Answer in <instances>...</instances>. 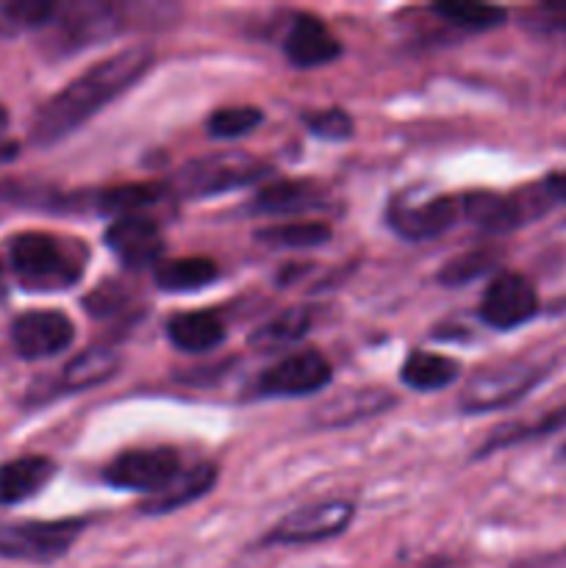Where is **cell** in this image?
Returning a JSON list of instances; mask_svg holds the SVG:
<instances>
[{
  "label": "cell",
  "mask_w": 566,
  "mask_h": 568,
  "mask_svg": "<svg viewBox=\"0 0 566 568\" xmlns=\"http://www.w3.org/2000/svg\"><path fill=\"white\" fill-rule=\"evenodd\" d=\"M153 61L155 53L148 44H137V48H125L105 55L103 61L89 67L83 75L67 83L48 103L39 105L31 122V142L39 144V148H48V144L67 139L83 122L92 120L103 105L114 103L133 83L142 81L150 67H153Z\"/></svg>",
  "instance_id": "cell-1"
},
{
  "label": "cell",
  "mask_w": 566,
  "mask_h": 568,
  "mask_svg": "<svg viewBox=\"0 0 566 568\" xmlns=\"http://www.w3.org/2000/svg\"><path fill=\"white\" fill-rule=\"evenodd\" d=\"M9 264L22 288L28 292H64L83 275V258L50 233H20L9 244Z\"/></svg>",
  "instance_id": "cell-2"
},
{
  "label": "cell",
  "mask_w": 566,
  "mask_h": 568,
  "mask_svg": "<svg viewBox=\"0 0 566 568\" xmlns=\"http://www.w3.org/2000/svg\"><path fill=\"white\" fill-rule=\"evenodd\" d=\"M83 530L81 519L61 521H14L0 525V558L53 564L70 552Z\"/></svg>",
  "instance_id": "cell-3"
},
{
  "label": "cell",
  "mask_w": 566,
  "mask_h": 568,
  "mask_svg": "<svg viewBox=\"0 0 566 568\" xmlns=\"http://www.w3.org/2000/svg\"><path fill=\"white\" fill-rule=\"evenodd\" d=\"M270 166L250 159L244 153H220L205 159L189 161L175 175V192L183 197H209V194L228 192V189L247 186L266 175Z\"/></svg>",
  "instance_id": "cell-4"
},
{
  "label": "cell",
  "mask_w": 566,
  "mask_h": 568,
  "mask_svg": "<svg viewBox=\"0 0 566 568\" xmlns=\"http://www.w3.org/2000/svg\"><path fill=\"white\" fill-rule=\"evenodd\" d=\"M544 369L525 364V361H508V364H497L492 369H483L466 383L464 394H461V405L466 414H488V410H499L505 405H514L516 399L525 397L538 381H542Z\"/></svg>",
  "instance_id": "cell-5"
},
{
  "label": "cell",
  "mask_w": 566,
  "mask_h": 568,
  "mask_svg": "<svg viewBox=\"0 0 566 568\" xmlns=\"http://www.w3.org/2000/svg\"><path fill=\"white\" fill-rule=\"evenodd\" d=\"M181 460L178 453L170 447L155 449H131L114 458L105 469V483L120 491H139V494H155L164 491L178 475H181Z\"/></svg>",
  "instance_id": "cell-6"
},
{
  "label": "cell",
  "mask_w": 566,
  "mask_h": 568,
  "mask_svg": "<svg viewBox=\"0 0 566 568\" xmlns=\"http://www.w3.org/2000/svg\"><path fill=\"white\" fill-rule=\"evenodd\" d=\"M538 314V294L527 277L503 272L488 283L481 300V320L494 331H514Z\"/></svg>",
  "instance_id": "cell-7"
},
{
  "label": "cell",
  "mask_w": 566,
  "mask_h": 568,
  "mask_svg": "<svg viewBox=\"0 0 566 568\" xmlns=\"http://www.w3.org/2000/svg\"><path fill=\"white\" fill-rule=\"evenodd\" d=\"M353 514L355 508L347 499L309 505V508L294 510L292 516L277 521L264 544H316L325 538H336L353 521Z\"/></svg>",
  "instance_id": "cell-8"
},
{
  "label": "cell",
  "mask_w": 566,
  "mask_h": 568,
  "mask_svg": "<svg viewBox=\"0 0 566 568\" xmlns=\"http://www.w3.org/2000/svg\"><path fill=\"white\" fill-rule=\"evenodd\" d=\"M75 325L61 311H28L11 325V342L26 361L53 358L70 349Z\"/></svg>",
  "instance_id": "cell-9"
},
{
  "label": "cell",
  "mask_w": 566,
  "mask_h": 568,
  "mask_svg": "<svg viewBox=\"0 0 566 568\" xmlns=\"http://www.w3.org/2000/svg\"><path fill=\"white\" fill-rule=\"evenodd\" d=\"M331 381V364L316 349L281 358L261 375L259 392L264 397H309Z\"/></svg>",
  "instance_id": "cell-10"
},
{
  "label": "cell",
  "mask_w": 566,
  "mask_h": 568,
  "mask_svg": "<svg viewBox=\"0 0 566 568\" xmlns=\"http://www.w3.org/2000/svg\"><path fill=\"white\" fill-rule=\"evenodd\" d=\"M105 244H109L111 253L120 258V264H125L128 270H144V266H153L155 261L164 253V233L148 216H120L117 222H111L109 231H105Z\"/></svg>",
  "instance_id": "cell-11"
},
{
  "label": "cell",
  "mask_w": 566,
  "mask_h": 568,
  "mask_svg": "<svg viewBox=\"0 0 566 568\" xmlns=\"http://www.w3.org/2000/svg\"><path fill=\"white\" fill-rule=\"evenodd\" d=\"M59 42L61 53H72V50L92 48V44L111 39L120 31V17L111 6L105 3H72L67 9H59Z\"/></svg>",
  "instance_id": "cell-12"
},
{
  "label": "cell",
  "mask_w": 566,
  "mask_h": 568,
  "mask_svg": "<svg viewBox=\"0 0 566 568\" xmlns=\"http://www.w3.org/2000/svg\"><path fill=\"white\" fill-rule=\"evenodd\" d=\"M458 214L461 203H455L453 197H436L422 205L392 203L388 225L408 242H425V239H436L444 231H449Z\"/></svg>",
  "instance_id": "cell-13"
},
{
  "label": "cell",
  "mask_w": 566,
  "mask_h": 568,
  "mask_svg": "<svg viewBox=\"0 0 566 568\" xmlns=\"http://www.w3.org/2000/svg\"><path fill=\"white\" fill-rule=\"evenodd\" d=\"M397 399L386 388H350V392L336 394L333 399L314 408L311 422L316 427H347L358 422L372 419V416L386 414Z\"/></svg>",
  "instance_id": "cell-14"
},
{
  "label": "cell",
  "mask_w": 566,
  "mask_h": 568,
  "mask_svg": "<svg viewBox=\"0 0 566 568\" xmlns=\"http://www.w3.org/2000/svg\"><path fill=\"white\" fill-rule=\"evenodd\" d=\"M283 50H286V59L294 67H303V70L331 64V61H336L342 55L338 39L316 17L305 14L292 22V28L286 33V42H283Z\"/></svg>",
  "instance_id": "cell-15"
},
{
  "label": "cell",
  "mask_w": 566,
  "mask_h": 568,
  "mask_svg": "<svg viewBox=\"0 0 566 568\" xmlns=\"http://www.w3.org/2000/svg\"><path fill=\"white\" fill-rule=\"evenodd\" d=\"M55 475V464L42 455H26V458L0 464V505H17L37 497Z\"/></svg>",
  "instance_id": "cell-16"
},
{
  "label": "cell",
  "mask_w": 566,
  "mask_h": 568,
  "mask_svg": "<svg viewBox=\"0 0 566 568\" xmlns=\"http://www.w3.org/2000/svg\"><path fill=\"white\" fill-rule=\"evenodd\" d=\"M166 336L183 353H211L225 342V325L211 311H186L166 322Z\"/></svg>",
  "instance_id": "cell-17"
},
{
  "label": "cell",
  "mask_w": 566,
  "mask_h": 568,
  "mask_svg": "<svg viewBox=\"0 0 566 568\" xmlns=\"http://www.w3.org/2000/svg\"><path fill=\"white\" fill-rule=\"evenodd\" d=\"M461 211L472 225L483 227L486 233H508L525 222V211L516 200L492 192H472L461 197Z\"/></svg>",
  "instance_id": "cell-18"
},
{
  "label": "cell",
  "mask_w": 566,
  "mask_h": 568,
  "mask_svg": "<svg viewBox=\"0 0 566 568\" xmlns=\"http://www.w3.org/2000/svg\"><path fill=\"white\" fill-rule=\"evenodd\" d=\"M325 205V192L316 183L305 181L270 183L253 200V211H261V214H297V211H314Z\"/></svg>",
  "instance_id": "cell-19"
},
{
  "label": "cell",
  "mask_w": 566,
  "mask_h": 568,
  "mask_svg": "<svg viewBox=\"0 0 566 568\" xmlns=\"http://www.w3.org/2000/svg\"><path fill=\"white\" fill-rule=\"evenodd\" d=\"M216 475H220V471H216L214 464L192 466V469L181 471V475H178L175 480L164 488V491L155 494V497H150L148 503L142 505V510L144 514H170V510L183 508V505L205 497V494L214 488Z\"/></svg>",
  "instance_id": "cell-20"
},
{
  "label": "cell",
  "mask_w": 566,
  "mask_h": 568,
  "mask_svg": "<svg viewBox=\"0 0 566 568\" xmlns=\"http://www.w3.org/2000/svg\"><path fill=\"white\" fill-rule=\"evenodd\" d=\"M403 383L414 392H438L458 381L461 366L458 361L436 353H411L403 364Z\"/></svg>",
  "instance_id": "cell-21"
},
{
  "label": "cell",
  "mask_w": 566,
  "mask_h": 568,
  "mask_svg": "<svg viewBox=\"0 0 566 568\" xmlns=\"http://www.w3.org/2000/svg\"><path fill=\"white\" fill-rule=\"evenodd\" d=\"M216 264L211 258H172L155 266V286L161 292H198L216 281Z\"/></svg>",
  "instance_id": "cell-22"
},
{
  "label": "cell",
  "mask_w": 566,
  "mask_h": 568,
  "mask_svg": "<svg viewBox=\"0 0 566 568\" xmlns=\"http://www.w3.org/2000/svg\"><path fill=\"white\" fill-rule=\"evenodd\" d=\"M117 366H120V358H117L111 349L89 347L67 364L61 381H64L67 392H87V388H94L100 386V383L111 381Z\"/></svg>",
  "instance_id": "cell-23"
},
{
  "label": "cell",
  "mask_w": 566,
  "mask_h": 568,
  "mask_svg": "<svg viewBox=\"0 0 566 568\" xmlns=\"http://www.w3.org/2000/svg\"><path fill=\"white\" fill-rule=\"evenodd\" d=\"M331 236L333 231L325 222H283V225L261 227V231L253 233L255 242H261L264 247L277 250L320 247V244H325Z\"/></svg>",
  "instance_id": "cell-24"
},
{
  "label": "cell",
  "mask_w": 566,
  "mask_h": 568,
  "mask_svg": "<svg viewBox=\"0 0 566 568\" xmlns=\"http://www.w3.org/2000/svg\"><path fill=\"white\" fill-rule=\"evenodd\" d=\"M311 327V311L305 308H289L281 316H275L272 322H266L264 327H259L253 336L255 347L275 349L283 344H292L297 338H303Z\"/></svg>",
  "instance_id": "cell-25"
},
{
  "label": "cell",
  "mask_w": 566,
  "mask_h": 568,
  "mask_svg": "<svg viewBox=\"0 0 566 568\" xmlns=\"http://www.w3.org/2000/svg\"><path fill=\"white\" fill-rule=\"evenodd\" d=\"M433 11L447 17L449 22L469 31H488L505 22V11L497 6H483V3H466V0H455V3H436Z\"/></svg>",
  "instance_id": "cell-26"
},
{
  "label": "cell",
  "mask_w": 566,
  "mask_h": 568,
  "mask_svg": "<svg viewBox=\"0 0 566 568\" xmlns=\"http://www.w3.org/2000/svg\"><path fill=\"white\" fill-rule=\"evenodd\" d=\"M264 111L255 105H233V109H220L209 116V133L216 139H236L261 125Z\"/></svg>",
  "instance_id": "cell-27"
},
{
  "label": "cell",
  "mask_w": 566,
  "mask_h": 568,
  "mask_svg": "<svg viewBox=\"0 0 566 568\" xmlns=\"http://www.w3.org/2000/svg\"><path fill=\"white\" fill-rule=\"evenodd\" d=\"M497 255L488 253V250H472V253L455 255L453 261L444 264V270L438 272V283L442 286H461V283H469L475 277L486 275L494 266Z\"/></svg>",
  "instance_id": "cell-28"
},
{
  "label": "cell",
  "mask_w": 566,
  "mask_h": 568,
  "mask_svg": "<svg viewBox=\"0 0 566 568\" xmlns=\"http://www.w3.org/2000/svg\"><path fill=\"white\" fill-rule=\"evenodd\" d=\"M305 128H309L314 136L320 139H331V142H342V139L353 136V120L344 114L342 109H327V111H316V114H305L303 116Z\"/></svg>",
  "instance_id": "cell-29"
},
{
  "label": "cell",
  "mask_w": 566,
  "mask_h": 568,
  "mask_svg": "<svg viewBox=\"0 0 566 568\" xmlns=\"http://www.w3.org/2000/svg\"><path fill=\"white\" fill-rule=\"evenodd\" d=\"M0 11H3V17H9L14 26L42 28L53 20L59 6L50 3V0H11V3H6Z\"/></svg>",
  "instance_id": "cell-30"
},
{
  "label": "cell",
  "mask_w": 566,
  "mask_h": 568,
  "mask_svg": "<svg viewBox=\"0 0 566 568\" xmlns=\"http://www.w3.org/2000/svg\"><path fill=\"white\" fill-rule=\"evenodd\" d=\"M544 192H547V197L566 203V170L549 172V175L544 178Z\"/></svg>",
  "instance_id": "cell-31"
},
{
  "label": "cell",
  "mask_w": 566,
  "mask_h": 568,
  "mask_svg": "<svg viewBox=\"0 0 566 568\" xmlns=\"http://www.w3.org/2000/svg\"><path fill=\"white\" fill-rule=\"evenodd\" d=\"M6 131H9V111L0 105V161H9L17 155V144L6 139Z\"/></svg>",
  "instance_id": "cell-32"
},
{
  "label": "cell",
  "mask_w": 566,
  "mask_h": 568,
  "mask_svg": "<svg viewBox=\"0 0 566 568\" xmlns=\"http://www.w3.org/2000/svg\"><path fill=\"white\" fill-rule=\"evenodd\" d=\"M560 458H566V447H564V449H560Z\"/></svg>",
  "instance_id": "cell-33"
}]
</instances>
